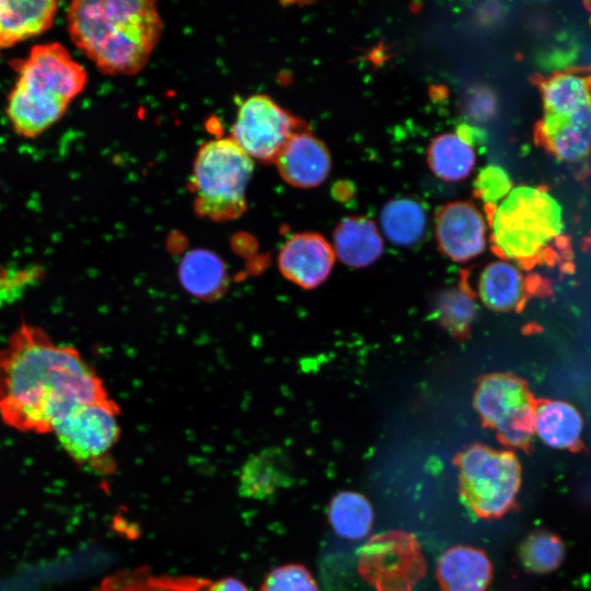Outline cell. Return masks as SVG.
I'll list each match as a JSON object with an SVG mask.
<instances>
[{"instance_id": "obj_31", "label": "cell", "mask_w": 591, "mask_h": 591, "mask_svg": "<svg viewBox=\"0 0 591 591\" xmlns=\"http://www.w3.org/2000/svg\"><path fill=\"white\" fill-rule=\"evenodd\" d=\"M476 194L486 206H495V202L503 199L512 189L508 174L498 166H488L480 171L476 183Z\"/></svg>"}, {"instance_id": "obj_18", "label": "cell", "mask_w": 591, "mask_h": 591, "mask_svg": "<svg viewBox=\"0 0 591 591\" xmlns=\"http://www.w3.org/2000/svg\"><path fill=\"white\" fill-rule=\"evenodd\" d=\"M536 81L545 114L571 115L591 107V66L556 70Z\"/></svg>"}, {"instance_id": "obj_17", "label": "cell", "mask_w": 591, "mask_h": 591, "mask_svg": "<svg viewBox=\"0 0 591 591\" xmlns=\"http://www.w3.org/2000/svg\"><path fill=\"white\" fill-rule=\"evenodd\" d=\"M57 11L55 0H0V50L49 30Z\"/></svg>"}, {"instance_id": "obj_27", "label": "cell", "mask_w": 591, "mask_h": 591, "mask_svg": "<svg viewBox=\"0 0 591 591\" xmlns=\"http://www.w3.org/2000/svg\"><path fill=\"white\" fill-rule=\"evenodd\" d=\"M207 580L141 576L140 570L119 572L102 581L95 591H207Z\"/></svg>"}, {"instance_id": "obj_7", "label": "cell", "mask_w": 591, "mask_h": 591, "mask_svg": "<svg viewBox=\"0 0 591 591\" xmlns=\"http://www.w3.org/2000/svg\"><path fill=\"white\" fill-rule=\"evenodd\" d=\"M536 399L521 378L510 373L483 376L474 393V407L485 427L494 429L506 447H531Z\"/></svg>"}, {"instance_id": "obj_4", "label": "cell", "mask_w": 591, "mask_h": 591, "mask_svg": "<svg viewBox=\"0 0 591 591\" xmlns=\"http://www.w3.org/2000/svg\"><path fill=\"white\" fill-rule=\"evenodd\" d=\"M486 207L493 251L503 260L530 270L569 256L561 207L545 188L518 186Z\"/></svg>"}, {"instance_id": "obj_10", "label": "cell", "mask_w": 591, "mask_h": 591, "mask_svg": "<svg viewBox=\"0 0 591 591\" xmlns=\"http://www.w3.org/2000/svg\"><path fill=\"white\" fill-rule=\"evenodd\" d=\"M301 129L299 119L270 96L254 94L240 105L231 138L252 159L275 163L293 134Z\"/></svg>"}, {"instance_id": "obj_33", "label": "cell", "mask_w": 591, "mask_h": 591, "mask_svg": "<svg viewBox=\"0 0 591 591\" xmlns=\"http://www.w3.org/2000/svg\"><path fill=\"white\" fill-rule=\"evenodd\" d=\"M586 5H587L588 10L591 12V1L587 2Z\"/></svg>"}, {"instance_id": "obj_2", "label": "cell", "mask_w": 591, "mask_h": 591, "mask_svg": "<svg viewBox=\"0 0 591 591\" xmlns=\"http://www.w3.org/2000/svg\"><path fill=\"white\" fill-rule=\"evenodd\" d=\"M67 26L72 43L112 76L142 70L163 31L150 0H76L67 9Z\"/></svg>"}, {"instance_id": "obj_32", "label": "cell", "mask_w": 591, "mask_h": 591, "mask_svg": "<svg viewBox=\"0 0 591 591\" xmlns=\"http://www.w3.org/2000/svg\"><path fill=\"white\" fill-rule=\"evenodd\" d=\"M207 591H248L243 582L235 578H223L210 583Z\"/></svg>"}, {"instance_id": "obj_5", "label": "cell", "mask_w": 591, "mask_h": 591, "mask_svg": "<svg viewBox=\"0 0 591 591\" xmlns=\"http://www.w3.org/2000/svg\"><path fill=\"white\" fill-rule=\"evenodd\" d=\"M253 170V159L231 137L204 143L194 160L189 182L195 212L219 222L242 216L247 208L246 188Z\"/></svg>"}, {"instance_id": "obj_15", "label": "cell", "mask_w": 591, "mask_h": 591, "mask_svg": "<svg viewBox=\"0 0 591 591\" xmlns=\"http://www.w3.org/2000/svg\"><path fill=\"white\" fill-rule=\"evenodd\" d=\"M534 137L541 147L561 161L584 159L591 151V107L571 115L544 114Z\"/></svg>"}, {"instance_id": "obj_29", "label": "cell", "mask_w": 591, "mask_h": 591, "mask_svg": "<svg viewBox=\"0 0 591 591\" xmlns=\"http://www.w3.org/2000/svg\"><path fill=\"white\" fill-rule=\"evenodd\" d=\"M44 275L40 266L8 267L0 269V309L20 299Z\"/></svg>"}, {"instance_id": "obj_19", "label": "cell", "mask_w": 591, "mask_h": 591, "mask_svg": "<svg viewBox=\"0 0 591 591\" xmlns=\"http://www.w3.org/2000/svg\"><path fill=\"white\" fill-rule=\"evenodd\" d=\"M239 479L242 497L270 499L291 480L287 455L280 448H265L246 460Z\"/></svg>"}, {"instance_id": "obj_11", "label": "cell", "mask_w": 591, "mask_h": 591, "mask_svg": "<svg viewBox=\"0 0 591 591\" xmlns=\"http://www.w3.org/2000/svg\"><path fill=\"white\" fill-rule=\"evenodd\" d=\"M551 286L537 274H525L508 260L491 262L480 273L478 293L483 303L497 312L521 311L535 296L549 293Z\"/></svg>"}, {"instance_id": "obj_3", "label": "cell", "mask_w": 591, "mask_h": 591, "mask_svg": "<svg viewBox=\"0 0 591 591\" xmlns=\"http://www.w3.org/2000/svg\"><path fill=\"white\" fill-rule=\"evenodd\" d=\"M15 71L7 115L14 131L25 138H35L57 123L88 81L84 67L55 42L32 47L15 62Z\"/></svg>"}, {"instance_id": "obj_26", "label": "cell", "mask_w": 591, "mask_h": 591, "mask_svg": "<svg viewBox=\"0 0 591 591\" xmlns=\"http://www.w3.org/2000/svg\"><path fill=\"white\" fill-rule=\"evenodd\" d=\"M328 520L339 536L348 540H360L371 530L373 510L364 496L345 490L335 495L331 500Z\"/></svg>"}, {"instance_id": "obj_1", "label": "cell", "mask_w": 591, "mask_h": 591, "mask_svg": "<svg viewBox=\"0 0 591 591\" xmlns=\"http://www.w3.org/2000/svg\"><path fill=\"white\" fill-rule=\"evenodd\" d=\"M107 398L81 354L39 326L19 325L0 348V418L12 429L49 433L77 407Z\"/></svg>"}, {"instance_id": "obj_25", "label": "cell", "mask_w": 591, "mask_h": 591, "mask_svg": "<svg viewBox=\"0 0 591 591\" xmlns=\"http://www.w3.org/2000/svg\"><path fill=\"white\" fill-rule=\"evenodd\" d=\"M428 161L433 173L449 182L467 177L475 165L472 144L457 134H443L432 140L428 150Z\"/></svg>"}, {"instance_id": "obj_6", "label": "cell", "mask_w": 591, "mask_h": 591, "mask_svg": "<svg viewBox=\"0 0 591 591\" xmlns=\"http://www.w3.org/2000/svg\"><path fill=\"white\" fill-rule=\"evenodd\" d=\"M459 471V494L477 518L493 520L514 505L521 486V465L512 451L473 444L454 460Z\"/></svg>"}, {"instance_id": "obj_13", "label": "cell", "mask_w": 591, "mask_h": 591, "mask_svg": "<svg viewBox=\"0 0 591 591\" xmlns=\"http://www.w3.org/2000/svg\"><path fill=\"white\" fill-rule=\"evenodd\" d=\"M335 252L318 233L291 235L281 246L278 266L282 276L303 289H314L331 275Z\"/></svg>"}, {"instance_id": "obj_23", "label": "cell", "mask_w": 591, "mask_h": 591, "mask_svg": "<svg viewBox=\"0 0 591 591\" xmlns=\"http://www.w3.org/2000/svg\"><path fill=\"white\" fill-rule=\"evenodd\" d=\"M183 287L197 298H212L224 288L227 270L218 255L207 250L187 253L179 265Z\"/></svg>"}, {"instance_id": "obj_21", "label": "cell", "mask_w": 591, "mask_h": 591, "mask_svg": "<svg viewBox=\"0 0 591 591\" xmlns=\"http://www.w3.org/2000/svg\"><path fill=\"white\" fill-rule=\"evenodd\" d=\"M334 252L345 265L362 268L382 255L383 240L372 220L349 217L341 220L334 231Z\"/></svg>"}, {"instance_id": "obj_16", "label": "cell", "mask_w": 591, "mask_h": 591, "mask_svg": "<svg viewBox=\"0 0 591 591\" xmlns=\"http://www.w3.org/2000/svg\"><path fill=\"white\" fill-rule=\"evenodd\" d=\"M493 566L484 551L455 545L440 556L437 579L442 591H487Z\"/></svg>"}, {"instance_id": "obj_14", "label": "cell", "mask_w": 591, "mask_h": 591, "mask_svg": "<svg viewBox=\"0 0 591 591\" xmlns=\"http://www.w3.org/2000/svg\"><path fill=\"white\" fill-rule=\"evenodd\" d=\"M274 164L286 183L311 188L326 179L331 157L320 139L309 131L299 130L287 141Z\"/></svg>"}, {"instance_id": "obj_30", "label": "cell", "mask_w": 591, "mask_h": 591, "mask_svg": "<svg viewBox=\"0 0 591 591\" xmlns=\"http://www.w3.org/2000/svg\"><path fill=\"white\" fill-rule=\"evenodd\" d=\"M259 591H318L310 571L299 564H287L271 570Z\"/></svg>"}, {"instance_id": "obj_20", "label": "cell", "mask_w": 591, "mask_h": 591, "mask_svg": "<svg viewBox=\"0 0 591 591\" xmlns=\"http://www.w3.org/2000/svg\"><path fill=\"white\" fill-rule=\"evenodd\" d=\"M534 429L551 448L571 452L583 448V419L571 404L564 401H536Z\"/></svg>"}, {"instance_id": "obj_28", "label": "cell", "mask_w": 591, "mask_h": 591, "mask_svg": "<svg viewBox=\"0 0 591 591\" xmlns=\"http://www.w3.org/2000/svg\"><path fill=\"white\" fill-rule=\"evenodd\" d=\"M566 554L563 540L547 531L531 533L522 542L519 556L525 569L534 573H548L559 568Z\"/></svg>"}, {"instance_id": "obj_8", "label": "cell", "mask_w": 591, "mask_h": 591, "mask_svg": "<svg viewBox=\"0 0 591 591\" xmlns=\"http://www.w3.org/2000/svg\"><path fill=\"white\" fill-rule=\"evenodd\" d=\"M358 552V572L378 591H413L426 575V558L413 533L375 534Z\"/></svg>"}, {"instance_id": "obj_9", "label": "cell", "mask_w": 591, "mask_h": 591, "mask_svg": "<svg viewBox=\"0 0 591 591\" xmlns=\"http://www.w3.org/2000/svg\"><path fill=\"white\" fill-rule=\"evenodd\" d=\"M118 415L111 398L85 404L59 419L51 433L77 464L96 470L106 464L119 438Z\"/></svg>"}, {"instance_id": "obj_24", "label": "cell", "mask_w": 591, "mask_h": 591, "mask_svg": "<svg viewBox=\"0 0 591 591\" xmlns=\"http://www.w3.org/2000/svg\"><path fill=\"white\" fill-rule=\"evenodd\" d=\"M380 223L383 233L392 243L410 246L424 236L427 216L419 202L410 198H399L383 207Z\"/></svg>"}, {"instance_id": "obj_12", "label": "cell", "mask_w": 591, "mask_h": 591, "mask_svg": "<svg viewBox=\"0 0 591 591\" xmlns=\"http://www.w3.org/2000/svg\"><path fill=\"white\" fill-rule=\"evenodd\" d=\"M439 248L450 259L464 263L486 247V222L478 208L467 201L443 206L436 219Z\"/></svg>"}, {"instance_id": "obj_22", "label": "cell", "mask_w": 591, "mask_h": 591, "mask_svg": "<svg viewBox=\"0 0 591 591\" xmlns=\"http://www.w3.org/2000/svg\"><path fill=\"white\" fill-rule=\"evenodd\" d=\"M476 315V294L465 275L456 286L441 290L433 301V318L455 338L468 335Z\"/></svg>"}]
</instances>
